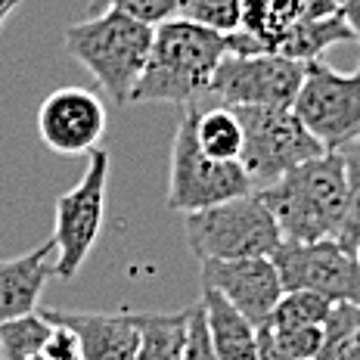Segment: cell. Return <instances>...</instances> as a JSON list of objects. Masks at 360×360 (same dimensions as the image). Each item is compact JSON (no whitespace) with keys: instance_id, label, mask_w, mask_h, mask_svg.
<instances>
[{"instance_id":"cell-1","label":"cell","mask_w":360,"mask_h":360,"mask_svg":"<svg viewBox=\"0 0 360 360\" xmlns=\"http://www.w3.org/2000/svg\"><path fill=\"white\" fill-rule=\"evenodd\" d=\"M230 53L227 34L205 28L184 16H171L155 25L149 63L140 75L131 103H168L190 106L208 100L212 75Z\"/></svg>"},{"instance_id":"cell-2","label":"cell","mask_w":360,"mask_h":360,"mask_svg":"<svg viewBox=\"0 0 360 360\" xmlns=\"http://www.w3.org/2000/svg\"><path fill=\"white\" fill-rule=\"evenodd\" d=\"M255 193L274 212L283 239H295V243L335 239L348 212L345 159L342 153H323Z\"/></svg>"},{"instance_id":"cell-3","label":"cell","mask_w":360,"mask_h":360,"mask_svg":"<svg viewBox=\"0 0 360 360\" xmlns=\"http://www.w3.org/2000/svg\"><path fill=\"white\" fill-rule=\"evenodd\" d=\"M153 37L155 25L124 10H106L65 28L63 47L94 75L115 106H127L149 63Z\"/></svg>"},{"instance_id":"cell-4","label":"cell","mask_w":360,"mask_h":360,"mask_svg":"<svg viewBox=\"0 0 360 360\" xmlns=\"http://www.w3.org/2000/svg\"><path fill=\"white\" fill-rule=\"evenodd\" d=\"M184 236L199 261L270 258L283 243L274 212L255 190L184 214Z\"/></svg>"},{"instance_id":"cell-5","label":"cell","mask_w":360,"mask_h":360,"mask_svg":"<svg viewBox=\"0 0 360 360\" xmlns=\"http://www.w3.org/2000/svg\"><path fill=\"white\" fill-rule=\"evenodd\" d=\"M196 112L199 103L180 109V122L171 146V174H168V208L180 214L202 212L217 202H227L252 193V180L245 174L243 162L212 159L199 146L196 137Z\"/></svg>"},{"instance_id":"cell-6","label":"cell","mask_w":360,"mask_h":360,"mask_svg":"<svg viewBox=\"0 0 360 360\" xmlns=\"http://www.w3.org/2000/svg\"><path fill=\"white\" fill-rule=\"evenodd\" d=\"M243 122V162L255 190L276 184L283 174L326 149L298 118L292 106H233Z\"/></svg>"},{"instance_id":"cell-7","label":"cell","mask_w":360,"mask_h":360,"mask_svg":"<svg viewBox=\"0 0 360 360\" xmlns=\"http://www.w3.org/2000/svg\"><path fill=\"white\" fill-rule=\"evenodd\" d=\"M112 159L106 149L96 146L87 155V168L81 180L69 193L56 196V224H53V245H56V276L72 280L84 267L87 255L94 252L96 239L106 217V186H109Z\"/></svg>"},{"instance_id":"cell-8","label":"cell","mask_w":360,"mask_h":360,"mask_svg":"<svg viewBox=\"0 0 360 360\" xmlns=\"http://www.w3.org/2000/svg\"><path fill=\"white\" fill-rule=\"evenodd\" d=\"M292 109L326 153H339L360 134V69L335 72L323 59L304 63V81Z\"/></svg>"},{"instance_id":"cell-9","label":"cell","mask_w":360,"mask_h":360,"mask_svg":"<svg viewBox=\"0 0 360 360\" xmlns=\"http://www.w3.org/2000/svg\"><path fill=\"white\" fill-rule=\"evenodd\" d=\"M304 63L276 50L227 53L212 75L208 96L224 106H295Z\"/></svg>"},{"instance_id":"cell-10","label":"cell","mask_w":360,"mask_h":360,"mask_svg":"<svg viewBox=\"0 0 360 360\" xmlns=\"http://www.w3.org/2000/svg\"><path fill=\"white\" fill-rule=\"evenodd\" d=\"M270 258L280 270L283 292L311 289L326 295L329 302L360 304V261L339 239H317V243L283 239Z\"/></svg>"},{"instance_id":"cell-11","label":"cell","mask_w":360,"mask_h":360,"mask_svg":"<svg viewBox=\"0 0 360 360\" xmlns=\"http://www.w3.org/2000/svg\"><path fill=\"white\" fill-rule=\"evenodd\" d=\"M37 134L59 155H90L106 134V106L94 90H53L37 109Z\"/></svg>"},{"instance_id":"cell-12","label":"cell","mask_w":360,"mask_h":360,"mask_svg":"<svg viewBox=\"0 0 360 360\" xmlns=\"http://www.w3.org/2000/svg\"><path fill=\"white\" fill-rule=\"evenodd\" d=\"M199 264H202V286L217 289L258 329L270 323V314L283 298V280L274 258L199 261Z\"/></svg>"},{"instance_id":"cell-13","label":"cell","mask_w":360,"mask_h":360,"mask_svg":"<svg viewBox=\"0 0 360 360\" xmlns=\"http://www.w3.org/2000/svg\"><path fill=\"white\" fill-rule=\"evenodd\" d=\"M50 320L65 323L75 329L81 342V357L84 360H137L140 348V323L137 311H115V314H63L44 307Z\"/></svg>"},{"instance_id":"cell-14","label":"cell","mask_w":360,"mask_h":360,"mask_svg":"<svg viewBox=\"0 0 360 360\" xmlns=\"http://www.w3.org/2000/svg\"><path fill=\"white\" fill-rule=\"evenodd\" d=\"M50 276H56L53 239H47L44 245L25 255L0 261V323L37 311L41 292Z\"/></svg>"},{"instance_id":"cell-15","label":"cell","mask_w":360,"mask_h":360,"mask_svg":"<svg viewBox=\"0 0 360 360\" xmlns=\"http://www.w3.org/2000/svg\"><path fill=\"white\" fill-rule=\"evenodd\" d=\"M304 16V0H243L239 28L227 34L230 53L276 50L283 34Z\"/></svg>"},{"instance_id":"cell-16","label":"cell","mask_w":360,"mask_h":360,"mask_svg":"<svg viewBox=\"0 0 360 360\" xmlns=\"http://www.w3.org/2000/svg\"><path fill=\"white\" fill-rule=\"evenodd\" d=\"M202 307L217 360H258V326L217 289L202 286Z\"/></svg>"},{"instance_id":"cell-17","label":"cell","mask_w":360,"mask_h":360,"mask_svg":"<svg viewBox=\"0 0 360 360\" xmlns=\"http://www.w3.org/2000/svg\"><path fill=\"white\" fill-rule=\"evenodd\" d=\"M348 41H357V37L351 32L348 22H345L342 10H335V13H329V16H302L283 34L276 53L298 59V63H311V59L323 56L329 47L348 44Z\"/></svg>"},{"instance_id":"cell-18","label":"cell","mask_w":360,"mask_h":360,"mask_svg":"<svg viewBox=\"0 0 360 360\" xmlns=\"http://www.w3.org/2000/svg\"><path fill=\"white\" fill-rule=\"evenodd\" d=\"M196 137L199 146L205 149L212 159L221 162H239L243 155V122H239L233 106H224L217 100H202L196 112Z\"/></svg>"},{"instance_id":"cell-19","label":"cell","mask_w":360,"mask_h":360,"mask_svg":"<svg viewBox=\"0 0 360 360\" xmlns=\"http://www.w3.org/2000/svg\"><path fill=\"white\" fill-rule=\"evenodd\" d=\"M190 311L193 304L186 311H174V314H137L140 323L137 360H184Z\"/></svg>"},{"instance_id":"cell-20","label":"cell","mask_w":360,"mask_h":360,"mask_svg":"<svg viewBox=\"0 0 360 360\" xmlns=\"http://www.w3.org/2000/svg\"><path fill=\"white\" fill-rule=\"evenodd\" d=\"M53 335V320L44 311H32L0 323V360H28L41 354Z\"/></svg>"},{"instance_id":"cell-21","label":"cell","mask_w":360,"mask_h":360,"mask_svg":"<svg viewBox=\"0 0 360 360\" xmlns=\"http://www.w3.org/2000/svg\"><path fill=\"white\" fill-rule=\"evenodd\" d=\"M333 304L335 302H329L326 295L311 292V289L283 292L280 304L274 307L267 326H323Z\"/></svg>"},{"instance_id":"cell-22","label":"cell","mask_w":360,"mask_h":360,"mask_svg":"<svg viewBox=\"0 0 360 360\" xmlns=\"http://www.w3.org/2000/svg\"><path fill=\"white\" fill-rule=\"evenodd\" d=\"M339 153L345 159V174H348V212H345V224L335 239L348 252H354L360 243V134L351 143H345Z\"/></svg>"},{"instance_id":"cell-23","label":"cell","mask_w":360,"mask_h":360,"mask_svg":"<svg viewBox=\"0 0 360 360\" xmlns=\"http://www.w3.org/2000/svg\"><path fill=\"white\" fill-rule=\"evenodd\" d=\"M239 10H243V0H180L177 16L230 34L239 28Z\"/></svg>"},{"instance_id":"cell-24","label":"cell","mask_w":360,"mask_h":360,"mask_svg":"<svg viewBox=\"0 0 360 360\" xmlns=\"http://www.w3.org/2000/svg\"><path fill=\"white\" fill-rule=\"evenodd\" d=\"M274 345L289 357L317 360L323 348V326H264Z\"/></svg>"},{"instance_id":"cell-25","label":"cell","mask_w":360,"mask_h":360,"mask_svg":"<svg viewBox=\"0 0 360 360\" xmlns=\"http://www.w3.org/2000/svg\"><path fill=\"white\" fill-rule=\"evenodd\" d=\"M177 6H180V0H90L87 10H90V16L106 13V10H124L131 16L149 22V25H159V22L177 16Z\"/></svg>"},{"instance_id":"cell-26","label":"cell","mask_w":360,"mask_h":360,"mask_svg":"<svg viewBox=\"0 0 360 360\" xmlns=\"http://www.w3.org/2000/svg\"><path fill=\"white\" fill-rule=\"evenodd\" d=\"M184 360H217L214 345H212V333H208V323H205V307H202V302H196V304H193V311H190Z\"/></svg>"},{"instance_id":"cell-27","label":"cell","mask_w":360,"mask_h":360,"mask_svg":"<svg viewBox=\"0 0 360 360\" xmlns=\"http://www.w3.org/2000/svg\"><path fill=\"white\" fill-rule=\"evenodd\" d=\"M258 360H302V357L283 354V351L274 345V339H270L267 329H258Z\"/></svg>"},{"instance_id":"cell-28","label":"cell","mask_w":360,"mask_h":360,"mask_svg":"<svg viewBox=\"0 0 360 360\" xmlns=\"http://www.w3.org/2000/svg\"><path fill=\"white\" fill-rule=\"evenodd\" d=\"M339 10L345 22L351 25V32H354V37L360 41V0H339Z\"/></svg>"},{"instance_id":"cell-29","label":"cell","mask_w":360,"mask_h":360,"mask_svg":"<svg viewBox=\"0 0 360 360\" xmlns=\"http://www.w3.org/2000/svg\"><path fill=\"white\" fill-rule=\"evenodd\" d=\"M329 360H360V329H357V333L351 335V339L345 342L342 348L335 351V354L329 357Z\"/></svg>"},{"instance_id":"cell-30","label":"cell","mask_w":360,"mask_h":360,"mask_svg":"<svg viewBox=\"0 0 360 360\" xmlns=\"http://www.w3.org/2000/svg\"><path fill=\"white\" fill-rule=\"evenodd\" d=\"M19 4H22V0H0V25L13 16V10H16Z\"/></svg>"},{"instance_id":"cell-31","label":"cell","mask_w":360,"mask_h":360,"mask_svg":"<svg viewBox=\"0 0 360 360\" xmlns=\"http://www.w3.org/2000/svg\"><path fill=\"white\" fill-rule=\"evenodd\" d=\"M28 360H53V357H50V354H44V351H41V354H34V357H28Z\"/></svg>"},{"instance_id":"cell-32","label":"cell","mask_w":360,"mask_h":360,"mask_svg":"<svg viewBox=\"0 0 360 360\" xmlns=\"http://www.w3.org/2000/svg\"><path fill=\"white\" fill-rule=\"evenodd\" d=\"M354 255H357V261H360V243H357V249H354Z\"/></svg>"},{"instance_id":"cell-33","label":"cell","mask_w":360,"mask_h":360,"mask_svg":"<svg viewBox=\"0 0 360 360\" xmlns=\"http://www.w3.org/2000/svg\"><path fill=\"white\" fill-rule=\"evenodd\" d=\"M0 28H4V25H0Z\"/></svg>"}]
</instances>
